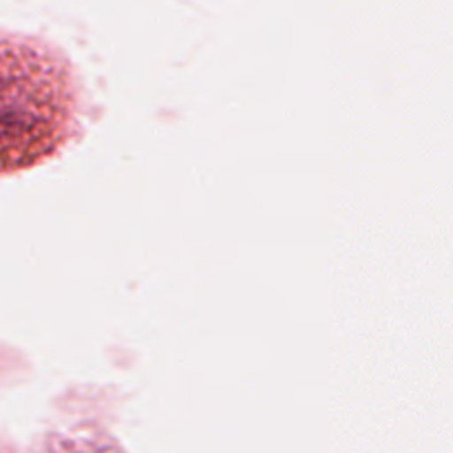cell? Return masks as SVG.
<instances>
[{
  "instance_id": "1",
  "label": "cell",
  "mask_w": 453,
  "mask_h": 453,
  "mask_svg": "<svg viewBox=\"0 0 453 453\" xmlns=\"http://www.w3.org/2000/svg\"><path fill=\"white\" fill-rule=\"evenodd\" d=\"M69 66L44 44L0 38V175L51 157L75 124Z\"/></svg>"
}]
</instances>
